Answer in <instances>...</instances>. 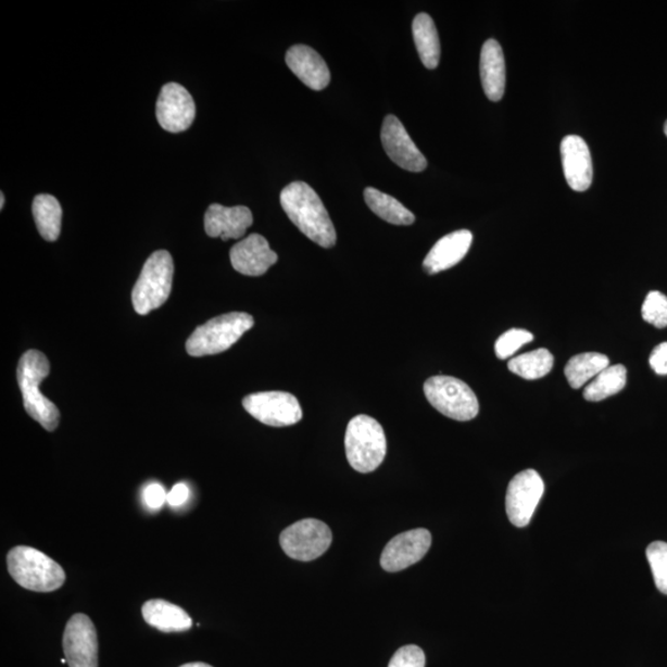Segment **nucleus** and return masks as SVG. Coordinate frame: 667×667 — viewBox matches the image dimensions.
Wrapping results in <instances>:
<instances>
[{
    "label": "nucleus",
    "instance_id": "f257e3e1",
    "mask_svg": "<svg viewBox=\"0 0 667 667\" xmlns=\"http://www.w3.org/2000/svg\"><path fill=\"white\" fill-rule=\"evenodd\" d=\"M281 205L297 228L319 247L330 249L337 243V231L326 205L305 183H292L281 192Z\"/></svg>",
    "mask_w": 667,
    "mask_h": 667
},
{
    "label": "nucleus",
    "instance_id": "f03ea898",
    "mask_svg": "<svg viewBox=\"0 0 667 667\" xmlns=\"http://www.w3.org/2000/svg\"><path fill=\"white\" fill-rule=\"evenodd\" d=\"M49 374V360L38 350L26 351L16 369L26 413L43 429L53 431L60 425V411L40 392V385Z\"/></svg>",
    "mask_w": 667,
    "mask_h": 667
},
{
    "label": "nucleus",
    "instance_id": "7ed1b4c3",
    "mask_svg": "<svg viewBox=\"0 0 667 667\" xmlns=\"http://www.w3.org/2000/svg\"><path fill=\"white\" fill-rule=\"evenodd\" d=\"M8 571L23 589L53 592L66 581V572L51 557L30 546H15L7 556Z\"/></svg>",
    "mask_w": 667,
    "mask_h": 667
},
{
    "label": "nucleus",
    "instance_id": "20e7f679",
    "mask_svg": "<svg viewBox=\"0 0 667 667\" xmlns=\"http://www.w3.org/2000/svg\"><path fill=\"white\" fill-rule=\"evenodd\" d=\"M254 326L255 320L248 313L223 314L192 332L186 342L187 353L194 357L224 353Z\"/></svg>",
    "mask_w": 667,
    "mask_h": 667
},
{
    "label": "nucleus",
    "instance_id": "39448f33",
    "mask_svg": "<svg viewBox=\"0 0 667 667\" xmlns=\"http://www.w3.org/2000/svg\"><path fill=\"white\" fill-rule=\"evenodd\" d=\"M345 452L355 471H375L387 453V440L380 423L365 414L351 419L345 435Z\"/></svg>",
    "mask_w": 667,
    "mask_h": 667
},
{
    "label": "nucleus",
    "instance_id": "423d86ee",
    "mask_svg": "<svg viewBox=\"0 0 667 667\" xmlns=\"http://www.w3.org/2000/svg\"><path fill=\"white\" fill-rule=\"evenodd\" d=\"M174 273V260L169 252H153L143 265L131 293L135 312L147 315L164 305L173 291Z\"/></svg>",
    "mask_w": 667,
    "mask_h": 667
},
{
    "label": "nucleus",
    "instance_id": "0eeeda50",
    "mask_svg": "<svg viewBox=\"0 0 667 667\" xmlns=\"http://www.w3.org/2000/svg\"><path fill=\"white\" fill-rule=\"evenodd\" d=\"M428 402L445 417L467 421L477 417L479 400L464 381L450 376H436L425 383Z\"/></svg>",
    "mask_w": 667,
    "mask_h": 667
},
{
    "label": "nucleus",
    "instance_id": "6e6552de",
    "mask_svg": "<svg viewBox=\"0 0 667 667\" xmlns=\"http://www.w3.org/2000/svg\"><path fill=\"white\" fill-rule=\"evenodd\" d=\"M332 533L330 528L317 519H303L286 528L279 544L284 552L299 562H312L320 557L330 548Z\"/></svg>",
    "mask_w": 667,
    "mask_h": 667
},
{
    "label": "nucleus",
    "instance_id": "1a4fd4ad",
    "mask_svg": "<svg viewBox=\"0 0 667 667\" xmlns=\"http://www.w3.org/2000/svg\"><path fill=\"white\" fill-rule=\"evenodd\" d=\"M243 408L263 425L269 427H290L303 418L299 400L291 393L269 391L246 397Z\"/></svg>",
    "mask_w": 667,
    "mask_h": 667
},
{
    "label": "nucleus",
    "instance_id": "9d476101",
    "mask_svg": "<svg viewBox=\"0 0 667 667\" xmlns=\"http://www.w3.org/2000/svg\"><path fill=\"white\" fill-rule=\"evenodd\" d=\"M545 484L536 470L521 471L513 477L506 495L507 516L513 526L527 527L534 516Z\"/></svg>",
    "mask_w": 667,
    "mask_h": 667
},
{
    "label": "nucleus",
    "instance_id": "9b49d317",
    "mask_svg": "<svg viewBox=\"0 0 667 667\" xmlns=\"http://www.w3.org/2000/svg\"><path fill=\"white\" fill-rule=\"evenodd\" d=\"M70 667H98V637L93 621L84 613L72 616L62 639Z\"/></svg>",
    "mask_w": 667,
    "mask_h": 667
},
{
    "label": "nucleus",
    "instance_id": "f8f14e48",
    "mask_svg": "<svg viewBox=\"0 0 667 667\" xmlns=\"http://www.w3.org/2000/svg\"><path fill=\"white\" fill-rule=\"evenodd\" d=\"M156 118L162 129L169 133H183L189 129L196 118V104L187 89L171 83L162 87L158 104Z\"/></svg>",
    "mask_w": 667,
    "mask_h": 667
},
{
    "label": "nucleus",
    "instance_id": "ddd939ff",
    "mask_svg": "<svg viewBox=\"0 0 667 667\" xmlns=\"http://www.w3.org/2000/svg\"><path fill=\"white\" fill-rule=\"evenodd\" d=\"M431 546V534L427 529L404 531L386 545L381 555V566L387 572L408 569L427 555Z\"/></svg>",
    "mask_w": 667,
    "mask_h": 667
},
{
    "label": "nucleus",
    "instance_id": "4468645a",
    "mask_svg": "<svg viewBox=\"0 0 667 667\" xmlns=\"http://www.w3.org/2000/svg\"><path fill=\"white\" fill-rule=\"evenodd\" d=\"M381 141L387 155L395 165L411 171V173H421L427 168V159L413 142L410 134L397 116H386L381 130Z\"/></svg>",
    "mask_w": 667,
    "mask_h": 667
},
{
    "label": "nucleus",
    "instance_id": "2eb2a0df",
    "mask_svg": "<svg viewBox=\"0 0 667 667\" xmlns=\"http://www.w3.org/2000/svg\"><path fill=\"white\" fill-rule=\"evenodd\" d=\"M278 256L260 234H251L230 250L234 269L246 276H263L277 263Z\"/></svg>",
    "mask_w": 667,
    "mask_h": 667
},
{
    "label": "nucleus",
    "instance_id": "dca6fc26",
    "mask_svg": "<svg viewBox=\"0 0 667 667\" xmlns=\"http://www.w3.org/2000/svg\"><path fill=\"white\" fill-rule=\"evenodd\" d=\"M254 223V216L248 206H224L212 204L204 216L205 232L211 238L241 239Z\"/></svg>",
    "mask_w": 667,
    "mask_h": 667
},
{
    "label": "nucleus",
    "instance_id": "f3484780",
    "mask_svg": "<svg viewBox=\"0 0 667 667\" xmlns=\"http://www.w3.org/2000/svg\"><path fill=\"white\" fill-rule=\"evenodd\" d=\"M562 160L567 184L576 192L588 191L593 179L588 143L577 135H569L562 141Z\"/></svg>",
    "mask_w": 667,
    "mask_h": 667
},
{
    "label": "nucleus",
    "instance_id": "a211bd4d",
    "mask_svg": "<svg viewBox=\"0 0 667 667\" xmlns=\"http://www.w3.org/2000/svg\"><path fill=\"white\" fill-rule=\"evenodd\" d=\"M287 66L302 83L313 89L323 91L330 84V71L319 53L305 45H294L287 51Z\"/></svg>",
    "mask_w": 667,
    "mask_h": 667
},
{
    "label": "nucleus",
    "instance_id": "6ab92c4d",
    "mask_svg": "<svg viewBox=\"0 0 667 667\" xmlns=\"http://www.w3.org/2000/svg\"><path fill=\"white\" fill-rule=\"evenodd\" d=\"M473 239V232L468 230L448 234L431 248L423 267L429 275H436L456 266L470 250Z\"/></svg>",
    "mask_w": 667,
    "mask_h": 667
},
{
    "label": "nucleus",
    "instance_id": "aec40b11",
    "mask_svg": "<svg viewBox=\"0 0 667 667\" xmlns=\"http://www.w3.org/2000/svg\"><path fill=\"white\" fill-rule=\"evenodd\" d=\"M483 91L492 102H499L506 89V61L499 41L493 39L483 43L480 60Z\"/></svg>",
    "mask_w": 667,
    "mask_h": 667
},
{
    "label": "nucleus",
    "instance_id": "412c9836",
    "mask_svg": "<svg viewBox=\"0 0 667 667\" xmlns=\"http://www.w3.org/2000/svg\"><path fill=\"white\" fill-rule=\"evenodd\" d=\"M142 617L152 628L164 633L186 632L193 626L188 613L165 600H150L142 606Z\"/></svg>",
    "mask_w": 667,
    "mask_h": 667
},
{
    "label": "nucleus",
    "instance_id": "4be33fe9",
    "mask_svg": "<svg viewBox=\"0 0 667 667\" xmlns=\"http://www.w3.org/2000/svg\"><path fill=\"white\" fill-rule=\"evenodd\" d=\"M413 38L416 42L419 58L429 70H435L440 61V41L435 22L426 13L414 17Z\"/></svg>",
    "mask_w": 667,
    "mask_h": 667
},
{
    "label": "nucleus",
    "instance_id": "5701e85b",
    "mask_svg": "<svg viewBox=\"0 0 667 667\" xmlns=\"http://www.w3.org/2000/svg\"><path fill=\"white\" fill-rule=\"evenodd\" d=\"M365 202L381 219L393 225H412L416 222V216L397 201L394 197L386 194L378 189L368 187L364 192Z\"/></svg>",
    "mask_w": 667,
    "mask_h": 667
},
{
    "label": "nucleus",
    "instance_id": "b1692460",
    "mask_svg": "<svg viewBox=\"0 0 667 667\" xmlns=\"http://www.w3.org/2000/svg\"><path fill=\"white\" fill-rule=\"evenodd\" d=\"M33 215L42 239L56 241L61 232L62 209L55 197L39 194L33 202Z\"/></svg>",
    "mask_w": 667,
    "mask_h": 667
},
{
    "label": "nucleus",
    "instance_id": "393cba45",
    "mask_svg": "<svg viewBox=\"0 0 667 667\" xmlns=\"http://www.w3.org/2000/svg\"><path fill=\"white\" fill-rule=\"evenodd\" d=\"M609 366V358L600 353H584L570 358L565 367V376L575 390L592 381Z\"/></svg>",
    "mask_w": 667,
    "mask_h": 667
},
{
    "label": "nucleus",
    "instance_id": "a878e982",
    "mask_svg": "<svg viewBox=\"0 0 667 667\" xmlns=\"http://www.w3.org/2000/svg\"><path fill=\"white\" fill-rule=\"evenodd\" d=\"M627 383V368L624 365H613L603 369L586 386L583 397L589 402H601L625 389Z\"/></svg>",
    "mask_w": 667,
    "mask_h": 667
},
{
    "label": "nucleus",
    "instance_id": "bb28decb",
    "mask_svg": "<svg viewBox=\"0 0 667 667\" xmlns=\"http://www.w3.org/2000/svg\"><path fill=\"white\" fill-rule=\"evenodd\" d=\"M554 366V356L546 349H538L531 353L513 357L508 363L509 372L525 380L533 381L543 378Z\"/></svg>",
    "mask_w": 667,
    "mask_h": 667
},
{
    "label": "nucleus",
    "instance_id": "cd10ccee",
    "mask_svg": "<svg viewBox=\"0 0 667 667\" xmlns=\"http://www.w3.org/2000/svg\"><path fill=\"white\" fill-rule=\"evenodd\" d=\"M646 558L652 567L656 589L667 594V543L654 542L649 545Z\"/></svg>",
    "mask_w": 667,
    "mask_h": 667
},
{
    "label": "nucleus",
    "instance_id": "c85d7f7f",
    "mask_svg": "<svg viewBox=\"0 0 667 667\" xmlns=\"http://www.w3.org/2000/svg\"><path fill=\"white\" fill-rule=\"evenodd\" d=\"M533 339V334L528 330L511 329L495 341V355L501 360L509 358L515 355L521 347L529 344Z\"/></svg>",
    "mask_w": 667,
    "mask_h": 667
},
{
    "label": "nucleus",
    "instance_id": "c756f323",
    "mask_svg": "<svg viewBox=\"0 0 667 667\" xmlns=\"http://www.w3.org/2000/svg\"><path fill=\"white\" fill-rule=\"evenodd\" d=\"M643 319L655 328L667 327V297L662 292L653 291L646 295L642 306Z\"/></svg>",
    "mask_w": 667,
    "mask_h": 667
},
{
    "label": "nucleus",
    "instance_id": "7c9ffc66",
    "mask_svg": "<svg viewBox=\"0 0 667 667\" xmlns=\"http://www.w3.org/2000/svg\"><path fill=\"white\" fill-rule=\"evenodd\" d=\"M389 667H426V654L417 645H405L392 656Z\"/></svg>",
    "mask_w": 667,
    "mask_h": 667
},
{
    "label": "nucleus",
    "instance_id": "2f4dec72",
    "mask_svg": "<svg viewBox=\"0 0 667 667\" xmlns=\"http://www.w3.org/2000/svg\"><path fill=\"white\" fill-rule=\"evenodd\" d=\"M143 501L150 509L156 511L164 507L167 502V493L160 483H151L143 490Z\"/></svg>",
    "mask_w": 667,
    "mask_h": 667
},
{
    "label": "nucleus",
    "instance_id": "473e14b6",
    "mask_svg": "<svg viewBox=\"0 0 667 667\" xmlns=\"http://www.w3.org/2000/svg\"><path fill=\"white\" fill-rule=\"evenodd\" d=\"M649 364L655 374L667 375V342H662L653 350Z\"/></svg>",
    "mask_w": 667,
    "mask_h": 667
},
{
    "label": "nucleus",
    "instance_id": "72a5a7b5",
    "mask_svg": "<svg viewBox=\"0 0 667 667\" xmlns=\"http://www.w3.org/2000/svg\"><path fill=\"white\" fill-rule=\"evenodd\" d=\"M189 498V489L185 483H177L173 490L167 493V503L171 507H181Z\"/></svg>",
    "mask_w": 667,
    "mask_h": 667
},
{
    "label": "nucleus",
    "instance_id": "f704fd0d",
    "mask_svg": "<svg viewBox=\"0 0 667 667\" xmlns=\"http://www.w3.org/2000/svg\"><path fill=\"white\" fill-rule=\"evenodd\" d=\"M179 667H213V666L205 664V663H188Z\"/></svg>",
    "mask_w": 667,
    "mask_h": 667
},
{
    "label": "nucleus",
    "instance_id": "c9c22d12",
    "mask_svg": "<svg viewBox=\"0 0 667 667\" xmlns=\"http://www.w3.org/2000/svg\"><path fill=\"white\" fill-rule=\"evenodd\" d=\"M4 204H5V198H4V193L2 192V194H0V210L4 209Z\"/></svg>",
    "mask_w": 667,
    "mask_h": 667
},
{
    "label": "nucleus",
    "instance_id": "e433bc0d",
    "mask_svg": "<svg viewBox=\"0 0 667 667\" xmlns=\"http://www.w3.org/2000/svg\"><path fill=\"white\" fill-rule=\"evenodd\" d=\"M664 131H665L666 137H667V121H666L665 126H664Z\"/></svg>",
    "mask_w": 667,
    "mask_h": 667
}]
</instances>
